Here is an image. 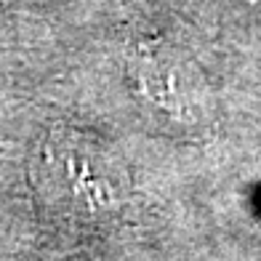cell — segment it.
<instances>
[{
  "mask_svg": "<svg viewBox=\"0 0 261 261\" xmlns=\"http://www.w3.org/2000/svg\"><path fill=\"white\" fill-rule=\"evenodd\" d=\"M40 187L56 205L72 213H96L117 203L120 173L115 160L93 141L62 134L43 147Z\"/></svg>",
  "mask_w": 261,
  "mask_h": 261,
  "instance_id": "obj_1",
  "label": "cell"
}]
</instances>
